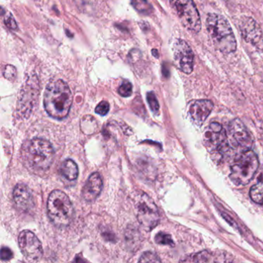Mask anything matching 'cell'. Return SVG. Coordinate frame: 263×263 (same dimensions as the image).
Masks as SVG:
<instances>
[{"instance_id":"25","label":"cell","mask_w":263,"mask_h":263,"mask_svg":"<svg viewBox=\"0 0 263 263\" xmlns=\"http://www.w3.org/2000/svg\"><path fill=\"white\" fill-rule=\"evenodd\" d=\"M4 75L7 80L13 81L16 77V68L12 65L6 66L4 70Z\"/></svg>"},{"instance_id":"12","label":"cell","mask_w":263,"mask_h":263,"mask_svg":"<svg viewBox=\"0 0 263 263\" xmlns=\"http://www.w3.org/2000/svg\"><path fill=\"white\" fill-rule=\"evenodd\" d=\"M229 134L234 144L244 150L250 149L252 140L250 133L241 120L235 118L229 124Z\"/></svg>"},{"instance_id":"1","label":"cell","mask_w":263,"mask_h":263,"mask_svg":"<svg viewBox=\"0 0 263 263\" xmlns=\"http://www.w3.org/2000/svg\"><path fill=\"white\" fill-rule=\"evenodd\" d=\"M73 102L70 87L62 80L49 83L44 92V104L51 118L63 120L68 116Z\"/></svg>"},{"instance_id":"2","label":"cell","mask_w":263,"mask_h":263,"mask_svg":"<svg viewBox=\"0 0 263 263\" xmlns=\"http://www.w3.org/2000/svg\"><path fill=\"white\" fill-rule=\"evenodd\" d=\"M206 27L217 50L224 54L235 52L236 40L226 18L216 13H209L206 18Z\"/></svg>"},{"instance_id":"9","label":"cell","mask_w":263,"mask_h":263,"mask_svg":"<svg viewBox=\"0 0 263 263\" xmlns=\"http://www.w3.org/2000/svg\"><path fill=\"white\" fill-rule=\"evenodd\" d=\"M18 242L21 252L27 260L39 261L42 257L44 250L39 238L30 230H24L20 234Z\"/></svg>"},{"instance_id":"27","label":"cell","mask_w":263,"mask_h":263,"mask_svg":"<svg viewBox=\"0 0 263 263\" xmlns=\"http://www.w3.org/2000/svg\"><path fill=\"white\" fill-rule=\"evenodd\" d=\"M5 24L11 30H16L17 29V24H16V21H15L14 17L11 15H9L5 20Z\"/></svg>"},{"instance_id":"6","label":"cell","mask_w":263,"mask_h":263,"mask_svg":"<svg viewBox=\"0 0 263 263\" xmlns=\"http://www.w3.org/2000/svg\"><path fill=\"white\" fill-rule=\"evenodd\" d=\"M170 3L183 26L193 33H199L201 18L193 0H170Z\"/></svg>"},{"instance_id":"8","label":"cell","mask_w":263,"mask_h":263,"mask_svg":"<svg viewBox=\"0 0 263 263\" xmlns=\"http://www.w3.org/2000/svg\"><path fill=\"white\" fill-rule=\"evenodd\" d=\"M204 142L211 153L221 154L227 152L229 147L226 130L217 122L210 124L209 129L204 132Z\"/></svg>"},{"instance_id":"18","label":"cell","mask_w":263,"mask_h":263,"mask_svg":"<svg viewBox=\"0 0 263 263\" xmlns=\"http://www.w3.org/2000/svg\"><path fill=\"white\" fill-rule=\"evenodd\" d=\"M184 261H195V262H207V261H216L212 256V254L207 251L195 254L192 256H189L187 259L182 260Z\"/></svg>"},{"instance_id":"21","label":"cell","mask_w":263,"mask_h":263,"mask_svg":"<svg viewBox=\"0 0 263 263\" xmlns=\"http://www.w3.org/2000/svg\"><path fill=\"white\" fill-rule=\"evenodd\" d=\"M147 100L149 106H150L151 110L153 111V113L158 114L160 108L159 103H158V99H157L154 92H149L147 93Z\"/></svg>"},{"instance_id":"5","label":"cell","mask_w":263,"mask_h":263,"mask_svg":"<svg viewBox=\"0 0 263 263\" xmlns=\"http://www.w3.org/2000/svg\"><path fill=\"white\" fill-rule=\"evenodd\" d=\"M28 160L32 167L39 171L50 168L54 160L55 152L50 141L42 138L32 140L28 147Z\"/></svg>"},{"instance_id":"15","label":"cell","mask_w":263,"mask_h":263,"mask_svg":"<svg viewBox=\"0 0 263 263\" xmlns=\"http://www.w3.org/2000/svg\"><path fill=\"white\" fill-rule=\"evenodd\" d=\"M102 189L103 181L101 175L95 172L89 177L85 185L83 187V198L89 202L95 201L101 194Z\"/></svg>"},{"instance_id":"24","label":"cell","mask_w":263,"mask_h":263,"mask_svg":"<svg viewBox=\"0 0 263 263\" xmlns=\"http://www.w3.org/2000/svg\"><path fill=\"white\" fill-rule=\"evenodd\" d=\"M110 110V104L107 101H101L99 104L96 107L95 109V112L98 115H101V116H104L107 115Z\"/></svg>"},{"instance_id":"11","label":"cell","mask_w":263,"mask_h":263,"mask_svg":"<svg viewBox=\"0 0 263 263\" xmlns=\"http://www.w3.org/2000/svg\"><path fill=\"white\" fill-rule=\"evenodd\" d=\"M194 53L190 46L183 41L178 40L174 45V60L177 67L183 73L190 74L193 71Z\"/></svg>"},{"instance_id":"7","label":"cell","mask_w":263,"mask_h":263,"mask_svg":"<svg viewBox=\"0 0 263 263\" xmlns=\"http://www.w3.org/2000/svg\"><path fill=\"white\" fill-rule=\"evenodd\" d=\"M137 218L140 224L147 231L152 230L159 222L160 215L155 201L145 193H141L135 202Z\"/></svg>"},{"instance_id":"4","label":"cell","mask_w":263,"mask_h":263,"mask_svg":"<svg viewBox=\"0 0 263 263\" xmlns=\"http://www.w3.org/2000/svg\"><path fill=\"white\" fill-rule=\"evenodd\" d=\"M47 212L52 222L58 227H66L73 218V207L70 198L62 191L54 190L47 201Z\"/></svg>"},{"instance_id":"10","label":"cell","mask_w":263,"mask_h":263,"mask_svg":"<svg viewBox=\"0 0 263 263\" xmlns=\"http://www.w3.org/2000/svg\"><path fill=\"white\" fill-rule=\"evenodd\" d=\"M241 36L246 42L263 51V33L255 20L249 16L241 18L239 22Z\"/></svg>"},{"instance_id":"19","label":"cell","mask_w":263,"mask_h":263,"mask_svg":"<svg viewBox=\"0 0 263 263\" xmlns=\"http://www.w3.org/2000/svg\"><path fill=\"white\" fill-rule=\"evenodd\" d=\"M132 4L140 13L147 14L152 10V6L147 0H132Z\"/></svg>"},{"instance_id":"3","label":"cell","mask_w":263,"mask_h":263,"mask_svg":"<svg viewBox=\"0 0 263 263\" xmlns=\"http://www.w3.org/2000/svg\"><path fill=\"white\" fill-rule=\"evenodd\" d=\"M259 167L258 157L253 151L244 150L238 155L231 167L230 179L238 187L249 184Z\"/></svg>"},{"instance_id":"23","label":"cell","mask_w":263,"mask_h":263,"mask_svg":"<svg viewBox=\"0 0 263 263\" xmlns=\"http://www.w3.org/2000/svg\"><path fill=\"white\" fill-rule=\"evenodd\" d=\"M132 90H133L132 84L129 81H125L120 86L119 89H118V93L121 96L127 98V97H130L132 95Z\"/></svg>"},{"instance_id":"17","label":"cell","mask_w":263,"mask_h":263,"mask_svg":"<svg viewBox=\"0 0 263 263\" xmlns=\"http://www.w3.org/2000/svg\"><path fill=\"white\" fill-rule=\"evenodd\" d=\"M251 199L258 204H263V167L258 175L256 183L251 187Z\"/></svg>"},{"instance_id":"26","label":"cell","mask_w":263,"mask_h":263,"mask_svg":"<svg viewBox=\"0 0 263 263\" xmlns=\"http://www.w3.org/2000/svg\"><path fill=\"white\" fill-rule=\"evenodd\" d=\"M13 254L9 248L3 247L1 249V258L4 261L11 259L13 258Z\"/></svg>"},{"instance_id":"13","label":"cell","mask_w":263,"mask_h":263,"mask_svg":"<svg viewBox=\"0 0 263 263\" xmlns=\"http://www.w3.org/2000/svg\"><path fill=\"white\" fill-rule=\"evenodd\" d=\"M214 104L209 100H197L191 103L189 107V117L195 125L204 124L213 110Z\"/></svg>"},{"instance_id":"20","label":"cell","mask_w":263,"mask_h":263,"mask_svg":"<svg viewBox=\"0 0 263 263\" xmlns=\"http://www.w3.org/2000/svg\"><path fill=\"white\" fill-rule=\"evenodd\" d=\"M155 239L156 243L159 245H162V246H175V243H174L173 240H172V236L168 235V234L164 233V232H163L157 234Z\"/></svg>"},{"instance_id":"14","label":"cell","mask_w":263,"mask_h":263,"mask_svg":"<svg viewBox=\"0 0 263 263\" xmlns=\"http://www.w3.org/2000/svg\"><path fill=\"white\" fill-rule=\"evenodd\" d=\"M13 199L16 206L24 212H28L34 207V201L30 189L24 184H18L13 190Z\"/></svg>"},{"instance_id":"16","label":"cell","mask_w":263,"mask_h":263,"mask_svg":"<svg viewBox=\"0 0 263 263\" xmlns=\"http://www.w3.org/2000/svg\"><path fill=\"white\" fill-rule=\"evenodd\" d=\"M61 175L69 181H74L79 175L78 165L73 160L67 159L63 162L61 167Z\"/></svg>"},{"instance_id":"22","label":"cell","mask_w":263,"mask_h":263,"mask_svg":"<svg viewBox=\"0 0 263 263\" xmlns=\"http://www.w3.org/2000/svg\"><path fill=\"white\" fill-rule=\"evenodd\" d=\"M140 262H160L161 259L153 252H146L141 255L139 259Z\"/></svg>"}]
</instances>
